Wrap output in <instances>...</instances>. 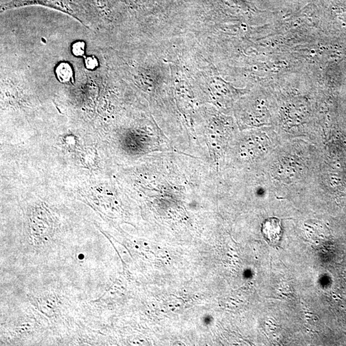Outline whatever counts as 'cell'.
<instances>
[{"label": "cell", "mask_w": 346, "mask_h": 346, "mask_svg": "<svg viewBox=\"0 0 346 346\" xmlns=\"http://www.w3.org/2000/svg\"><path fill=\"white\" fill-rule=\"evenodd\" d=\"M72 52L74 56L76 57L83 56L85 53V42L78 41L74 43L72 46Z\"/></svg>", "instance_id": "obj_4"}, {"label": "cell", "mask_w": 346, "mask_h": 346, "mask_svg": "<svg viewBox=\"0 0 346 346\" xmlns=\"http://www.w3.org/2000/svg\"><path fill=\"white\" fill-rule=\"evenodd\" d=\"M262 232L269 245L273 246L279 245L282 236L281 221L278 218L267 219L262 224Z\"/></svg>", "instance_id": "obj_2"}, {"label": "cell", "mask_w": 346, "mask_h": 346, "mask_svg": "<svg viewBox=\"0 0 346 346\" xmlns=\"http://www.w3.org/2000/svg\"><path fill=\"white\" fill-rule=\"evenodd\" d=\"M86 68L88 69H94L98 66V61L94 56L88 57L85 61Z\"/></svg>", "instance_id": "obj_5"}, {"label": "cell", "mask_w": 346, "mask_h": 346, "mask_svg": "<svg viewBox=\"0 0 346 346\" xmlns=\"http://www.w3.org/2000/svg\"><path fill=\"white\" fill-rule=\"evenodd\" d=\"M30 6H40L62 12L83 23L79 7L71 0H11L1 6V13Z\"/></svg>", "instance_id": "obj_1"}, {"label": "cell", "mask_w": 346, "mask_h": 346, "mask_svg": "<svg viewBox=\"0 0 346 346\" xmlns=\"http://www.w3.org/2000/svg\"><path fill=\"white\" fill-rule=\"evenodd\" d=\"M56 74L59 81L63 83H73L74 81L73 71L70 64L67 63H61L57 67Z\"/></svg>", "instance_id": "obj_3"}]
</instances>
